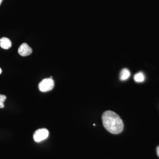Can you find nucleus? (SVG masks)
Masks as SVG:
<instances>
[{
  "instance_id": "nucleus-8",
  "label": "nucleus",
  "mask_w": 159,
  "mask_h": 159,
  "mask_svg": "<svg viewBox=\"0 0 159 159\" xmlns=\"http://www.w3.org/2000/svg\"><path fill=\"white\" fill-rule=\"evenodd\" d=\"M6 99V97L5 95L0 94V108L4 107V102Z\"/></svg>"
},
{
  "instance_id": "nucleus-3",
  "label": "nucleus",
  "mask_w": 159,
  "mask_h": 159,
  "mask_svg": "<svg viewBox=\"0 0 159 159\" xmlns=\"http://www.w3.org/2000/svg\"><path fill=\"white\" fill-rule=\"evenodd\" d=\"M49 131L45 128L39 129L34 132L33 139L36 142H42L49 136Z\"/></svg>"
},
{
  "instance_id": "nucleus-2",
  "label": "nucleus",
  "mask_w": 159,
  "mask_h": 159,
  "mask_svg": "<svg viewBox=\"0 0 159 159\" xmlns=\"http://www.w3.org/2000/svg\"><path fill=\"white\" fill-rule=\"evenodd\" d=\"M54 82L52 77L46 78L42 80L39 84V89L41 92H47L51 91L54 88Z\"/></svg>"
},
{
  "instance_id": "nucleus-6",
  "label": "nucleus",
  "mask_w": 159,
  "mask_h": 159,
  "mask_svg": "<svg viewBox=\"0 0 159 159\" xmlns=\"http://www.w3.org/2000/svg\"><path fill=\"white\" fill-rule=\"evenodd\" d=\"M130 76V72L128 69L124 68L122 69L120 72V80L122 81H125L129 78Z\"/></svg>"
},
{
  "instance_id": "nucleus-1",
  "label": "nucleus",
  "mask_w": 159,
  "mask_h": 159,
  "mask_svg": "<svg viewBox=\"0 0 159 159\" xmlns=\"http://www.w3.org/2000/svg\"><path fill=\"white\" fill-rule=\"evenodd\" d=\"M102 119L103 126L111 133L117 134L123 130L124 125L122 119L112 111L104 112L102 114Z\"/></svg>"
},
{
  "instance_id": "nucleus-7",
  "label": "nucleus",
  "mask_w": 159,
  "mask_h": 159,
  "mask_svg": "<svg viewBox=\"0 0 159 159\" xmlns=\"http://www.w3.org/2000/svg\"><path fill=\"white\" fill-rule=\"evenodd\" d=\"M134 79L136 82L142 83L145 81V77L144 74L142 72H140L135 74Z\"/></svg>"
},
{
  "instance_id": "nucleus-9",
  "label": "nucleus",
  "mask_w": 159,
  "mask_h": 159,
  "mask_svg": "<svg viewBox=\"0 0 159 159\" xmlns=\"http://www.w3.org/2000/svg\"><path fill=\"white\" fill-rule=\"evenodd\" d=\"M157 155L159 157V146H158L157 148Z\"/></svg>"
},
{
  "instance_id": "nucleus-11",
  "label": "nucleus",
  "mask_w": 159,
  "mask_h": 159,
  "mask_svg": "<svg viewBox=\"0 0 159 159\" xmlns=\"http://www.w3.org/2000/svg\"><path fill=\"white\" fill-rule=\"evenodd\" d=\"M2 69H1V68H0V74H1V73H2Z\"/></svg>"
},
{
  "instance_id": "nucleus-4",
  "label": "nucleus",
  "mask_w": 159,
  "mask_h": 159,
  "mask_svg": "<svg viewBox=\"0 0 159 159\" xmlns=\"http://www.w3.org/2000/svg\"><path fill=\"white\" fill-rule=\"evenodd\" d=\"M19 54L22 56H27L32 53V49L26 43L22 44L18 50Z\"/></svg>"
},
{
  "instance_id": "nucleus-5",
  "label": "nucleus",
  "mask_w": 159,
  "mask_h": 159,
  "mask_svg": "<svg viewBox=\"0 0 159 159\" xmlns=\"http://www.w3.org/2000/svg\"><path fill=\"white\" fill-rule=\"evenodd\" d=\"M11 41L9 39L2 37L0 39V47L2 48L8 49L11 48Z\"/></svg>"
},
{
  "instance_id": "nucleus-10",
  "label": "nucleus",
  "mask_w": 159,
  "mask_h": 159,
  "mask_svg": "<svg viewBox=\"0 0 159 159\" xmlns=\"http://www.w3.org/2000/svg\"><path fill=\"white\" fill-rule=\"evenodd\" d=\"M3 0H0V5H1L2 3V2Z\"/></svg>"
}]
</instances>
